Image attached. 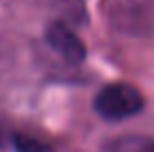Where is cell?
Here are the masks:
<instances>
[{
    "mask_svg": "<svg viewBox=\"0 0 154 152\" xmlns=\"http://www.w3.org/2000/svg\"><path fill=\"white\" fill-rule=\"evenodd\" d=\"M94 110L107 121H121V119L134 116L143 110V96L136 87L127 83H109L96 94Z\"/></svg>",
    "mask_w": 154,
    "mask_h": 152,
    "instance_id": "1",
    "label": "cell"
},
{
    "mask_svg": "<svg viewBox=\"0 0 154 152\" xmlns=\"http://www.w3.org/2000/svg\"><path fill=\"white\" fill-rule=\"evenodd\" d=\"M56 11L63 14L65 20L83 23L85 20V0H47Z\"/></svg>",
    "mask_w": 154,
    "mask_h": 152,
    "instance_id": "4",
    "label": "cell"
},
{
    "mask_svg": "<svg viewBox=\"0 0 154 152\" xmlns=\"http://www.w3.org/2000/svg\"><path fill=\"white\" fill-rule=\"evenodd\" d=\"M14 145H16V152H54L47 143H42L34 137H25V134H18Z\"/></svg>",
    "mask_w": 154,
    "mask_h": 152,
    "instance_id": "5",
    "label": "cell"
},
{
    "mask_svg": "<svg viewBox=\"0 0 154 152\" xmlns=\"http://www.w3.org/2000/svg\"><path fill=\"white\" fill-rule=\"evenodd\" d=\"M45 38L49 47L58 56H63L67 63H81L85 58V45L74 31L65 25V20L51 23L45 31Z\"/></svg>",
    "mask_w": 154,
    "mask_h": 152,
    "instance_id": "2",
    "label": "cell"
},
{
    "mask_svg": "<svg viewBox=\"0 0 154 152\" xmlns=\"http://www.w3.org/2000/svg\"><path fill=\"white\" fill-rule=\"evenodd\" d=\"M103 152H154V139H150V137H121V139H114Z\"/></svg>",
    "mask_w": 154,
    "mask_h": 152,
    "instance_id": "3",
    "label": "cell"
}]
</instances>
